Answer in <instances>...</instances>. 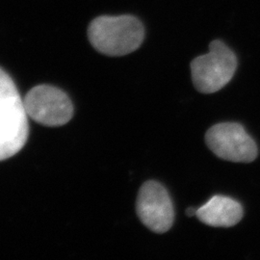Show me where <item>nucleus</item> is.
Here are the masks:
<instances>
[{
  "mask_svg": "<svg viewBox=\"0 0 260 260\" xmlns=\"http://www.w3.org/2000/svg\"><path fill=\"white\" fill-rule=\"evenodd\" d=\"M27 113L17 86L0 69V161L13 157L27 142Z\"/></svg>",
  "mask_w": 260,
  "mask_h": 260,
  "instance_id": "obj_1",
  "label": "nucleus"
},
{
  "mask_svg": "<svg viewBox=\"0 0 260 260\" xmlns=\"http://www.w3.org/2000/svg\"><path fill=\"white\" fill-rule=\"evenodd\" d=\"M90 43L104 55L124 56L137 50L145 38V29L139 19L130 15L103 16L91 22Z\"/></svg>",
  "mask_w": 260,
  "mask_h": 260,
  "instance_id": "obj_2",
  "label": "nucleus"
},
{
  "mask_svg": "<svg viewBox=\"0 0 260 260\" xmlns=\"http://www.w3.org/2000/svg\"><path fill=\"white\" fill-rule=\"evenodd\" d=\"M237 66L233 50L222 41L215 40L209 45L208 53L191 62L193 84L200 93H216L233 79Z\"/></svg>",
  "mask_w": 260,
  "mask_h": 260,
  "instance_id": "obj_3",
  "label": "nucleus"
},
{
  "mask_svg": "<svg viewBox=\"0 0 260 260\" xmlns=\"http://www.w3.org/2000/svg\"><path fill=\"white\" fill-rule=\"evenodd\" d=\"M28 118L45 126H61L74 116V106L69 95L62 90L40 85L31 89L23 99Z\"/></svg>",
  "mask_w": 260,
  "mask_h": 260,
  "instance_id": "obj_4",
  "label": "nucleus"
},
{
  "mask_svg": "<svg viewBox=\"0 0 260 260\" xmlns=\"http://www.w3.org/2000/svg\"><path fill=\"white\" fill-rule=\"evenodd\" d=\"M207 147L218 157L234 163H251L258 149L256 143L237 122H221L205 134Z\"/></svg>",
  "mask_w": 260,
  "mask_h": 260,
  "instance_id": "obj_5",
  "label": "nucleus"
},
{
  "mask_svg": "<svg viewBox=\"0 0 260 260\" xmlns=\"http://www.w3.org/2000/svg\"><path fill=\"white\" fill-rule=\"evenodd\" d=\"M136 211L140 221L153 233H167L173 226L175 210L167 189L154 180L145 182L140 188Z\"/></svg>",
  "mask_w": 260,
  "mask_h": 260,
  "instance_id": "obj_6",
  "label": "nucleus"
},
{
  "mask_svg": "<svg viewBox=\"0 0 260 260\" xmlns=\"http://www.w3.org/2000/svg\"><path fill=\"white\" fill-rule=\"evenodd\" d=\"M241 204L230 197L216 195L197 209L196 216L207 225L214 228H232L243 218Z\"/></svg>",
  "mask_w": 260,
  "mask_h": 260,
  "instance_id": "obj_7",
  "label": "nucleus"
},
{
  "mask_svg": "<svg viewBox=\"0 0 260 260\" xmlns=\"http://www.w3.org/2000/svg\"><path fill=\"white\" fill-rule=\"evenodd\" d=\"M196 212H197V210H196L195 208H192V207H190V208H188L186 210L187 216H189V217H192V216L196 215Z\"/></svg>",
  "mask_w": 260,
  "mask_h": 260,
  "instance_id": "obj_8",
  "label": "nucleus"
}]
</instances>
